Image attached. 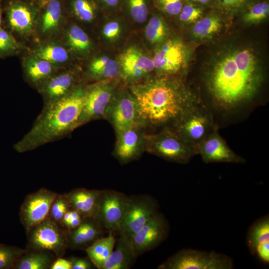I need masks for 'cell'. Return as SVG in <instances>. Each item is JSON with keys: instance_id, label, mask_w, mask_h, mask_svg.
Segmentation results:
<instances>
[{"instance_id": "obj_35", "label": "cell", "mask_w": 269, "mask_h": 269, "mask_svg": "<svg viewBox=\"0 0 269 269\" xmlns=\"http://www.w3.org/2000/svg\"><path fill=\"white\" fill-rule=\"evenodd\" d=\"M247 25L257 24L266 20L269 15V0H251L238 15Z\"/></svg>"}, {"instance_id": "obj_47", "label": "cell", "mask_w": 269, "mask_h": 269, "mask_svg": "<svg viewBox=\"0 0 269 269\" xmlns=\"http://www.w3.org/2000/svg\"><path fill=\"white\" fill-rule=\"evenodd\" d=\"M194 4L211 9L215 8L216 0H187Z\"/></svg>"}, {"instance_id": "obj_22", "label": "cell", "mask_w": 269, "mask_h": 269, "mask_svg": "<svg viewBox=\"0 0 269 269\" xmlns=\"http://www.w3.org/2000/svg\"><path fill=\"white\" fill-rule=\"evenodd\" d=\"M68 20L92 36L105 14L97 0H62Z\"/></svg>"}, {"instance_id": "obj_17", "label": "cell", "mask_w": 269, "mask_h": 269, "mask_svg": "<svg viewBox=\"0 0 269 269\" xmlns=\"http://www.w3.org/2000/svg\"><path fill=\"white\" fill-rule=\"evenodd\" d=\"M129 196L112 189L102 190L96 218L105 230L118 232L125 215Z\"/></svg>"}, {"instance_id": "obj_20", "label": "cell", "mask_w": 269, "mask_h": 269, "mask_svg": "<svg viewBox=\"0 0 269 269\" xmlns=\"http://www.w3.org/2000/svg\"><path fill=\"white\" fill-rule=\"evenodd\" d=\"M169 230L166 219L161 213L157 212L131 238L135 256L137 257L159 246L166 239Z\"/></svg>"}, {"instance_id": "obj_38", "label": "cell", "mask_w": 269, "mask_h": 269, "mask_svg": "<svg viewBox=\"0 0 269 269\" xmlns=\"http://www.w3.org/2000/svg\"><path fill=\"white\" fill-rule=\"evenodd\" d=\"M210 9L184 0L182 9L174 19L182 26L192 25Z\"/></svg>"}, {"instance_id": "obj_41", "label": "cell", "mask_w": 269, "mask_h": 269, "mask_svg": "<svg viewBox=\"0 0 269 269\" xmlns=\"http://www.w3.org/2000/svg\"><path fill=\"white\" fill-rule=\"evenodd\" d=\"M251 0H216L215 8L229 19L238 16Z\"/></svg>"}, {"instance_id": "obj_25", "label": "cell", "mask_w": 269, "mask_h": 269, "mask_svg": "<svg viewBox=\"0 0 269 269\" xmlns=\"http://www.w3.org/2000/svg\"><path fill=\"white\" fill-rule=\"evenodd\" d=\"M27 53L60 68L81 66L59 39L35 42Z\"/></svg>"}, {"instance_id": "obj_43", "label": "cell", "mask_w": 269, "mask_h": 269, "mask_svg": "<svg viewBox=\"0 0 269 269\" xmlns=\"http://www.w3.org/2000/svg\"><path fill=\"white\" fill-rule=\"evenodd\" d=\"M105 15L122 12L123 0H97Z\"/></svg>"}, {"instance_id": "obj_37", "label": "cell", "mask_w": 269, "mask_h": 269, "mask_svg": "<svg viewBox=\"0 0 269 269\" xmlns=\"http://www.w3.org/2000/svg\"><path fill=\"white\" fill-rule=\"evenodd\" d=\"M28 48L20 42L7 29L0 28V58L20 56L26 54Z\"/></svg>"}, {"instance_id": "obj_50", "label": "cell", "mask_w": 269, "mask_h": 269, "mask_svg": "<svg viewBox=\"0 0 269 269\" xmlns=\"http://www.w3.org/2000/svg\"><path fill=\"white\" fill-rule=\"evenodd\" d=\"M31 1H33L35 3H36L38 4L41 5L42 3H44L45 2L47 1L48 0H29Z\"/></svg>"}, {"instance_id": "obj_32", "label": "cell", "mask_w": 269, "mask_h": 269, "mask_svg": "<svg viewBox=\"0 0 269 269\" xmlns=\"http://www.w3.org/2000/svg\"><path fill=\"white\" fill-rule=\"evenodd\" d=\"M152 9L151 0H123L122 13L136 32L145 25Z\"/></svg>"}, {"instance_id": "obj_16", "label": "cell", "mask_w": 269, "mask_h": 269, "mask_svg": "<svg viewBox=\"0 0 269 269\" xmlns=\"http://www.w3.org/2000/svg\"><path fill=\"white\" fill-rule=\"evenodd\" d=\"M83 82L80 66L60 68L37 91L46 106L63 98Z\"/></svg>"}, {"instance_id": "obj_36", "label": "cell", "mask_w": 269, "mask_h": 269, "mask_svg": "<svg viewBox=\"0 0 269 269\" xmlns=\"http://www.w3.org/2000/svg\"><path fill=\"white\" fill-rule=\"evenodd\" d=\"M269 242V218L266 215L257 220L249 228L247 244L252 255L261 244Z\"/></svg>"}, {"instance_id": "obj_7", "label": "cell", "mask_w": 269, "mask_h": 269, "mask_svg": "<svg viewBox=\"0 0 269 269\" xmlns=\"http://www.w3.org/2000/svg\"><path fill=\"white\" fill-rule=\"evenodd\" d=\"M122 83L120 78L86 83L77 128L92 121L106 119L114 96Z\"/></svg>"}, {"instance_id": "obj_48", "label": "cell", "mask_w": 269, "mask_h": 269, "mask_svg": "<svg viewBox=\"0 0 269 269\" xmlns=\"http://www.w3.org/2000/svg\"><path fill=\"white\" fill-rule=\"evenodd\" d=\"M82 218H72L69 221L64 223L63 225L67 229L71 230L77 227L80 224Z\"/></svg>"}, {"instance_id": "obj_33", "label": "cell", "mask_w": 269, "mask_h": 269, "mask_svg": "<svg viewBox=\"0 0 269 269\" xmlns=\"http://www.w3.org/2000/svg\"><path fill=\"white\" fill-rule=\"evenodd\" d=\"M116 241L114 232L109 231L107 236L97 239L86 249L90 260L96 268L102 269L114 249Z\"/></svg>"}, {"instance_id": "obj_26", "label": "cell", "mask_w": 269, "mask_h": 269, "mask_svg": "<svg viewBox=\"0 0 269 269\" xmlns=\"http://www.w3.org/2000/svg\"><path fill=\"white\" fill-rule=\"evenodd\" d=\"M168 19L152 8L146 23L137 32L145 46L151 52L172 34Z\"/></svg>"}, {"instance_id": "obj_45", "label": "cell", "mask_w": 269, "mask_h": 269, "mask_svg": "<svg viewBox=\"0 0 269 269\" xmlns=\"http://www.w3.org/2000/svg\"><path fill=\"white\" fill-rule=\"evenodd\" d=\"M255 255L265 263H269V242L261 244L257 247Z\"/></svg>"}, {"instance_id": "obj_30", "label": "cell", "mask_w": 269, "mask_h": 269, "mask_svg": "<svg viewBox=\"0 0 269 269\" xmlns=\"http://www.w3.org/2000/svg\"><path fill=\"white\" fill-rule=\"evenodd\" d=\"M102 190L77 188L65 193L70 209L77 211L83 217H96Z\"/></svg>"}, {"instance_id": "obj_46", "label": "cell", "mask_w": 269, "mask_h": 269, "mask_svg": "<svg viewBox=\"0 0 269 269\" xmlns=\"http://www.w3.org/2000/svg\"><path fill=\"white\" fill-rule=\"evenodd\" d=\"M50 269H72V264L69 260L58 257L54 260Z\"/></svg>"}, {"instance_id": "obj_9", "label": "cell", "mask_w": 269, "mask_h": 269, "mask_svg": "<svg viewBox=\"0 0 269 269\" xmlns=\"http://www.w3.org/2000/svg\"><path fill=\"white\" fill-rule=\"evenodd\" d=\"M217 126L211 110L200 101L170 129L196 149Z\"/></svg>"}, {"instance_id": "obj_11", "label": "cell", "mask_w": 269, "mask_h": 269, "mask_svg": "<svg viewBox=\"0 0 269 269\" xmlns=\"http://www.w3.org/2000/svg\"><path fill=\"white\" fill-rule=\"evenodd\" d=\"M233 260L215 252L182 249L160 264L158 269H231Z\"/></svg>"}, {"instance_id": "obj_23", "label": "cell", "mask_w": 269, "mask_h": 269, "mask_svg": "<svg viewBox=\"0 0 269 269\" xmlns=\"http://www.w3.org/2000/svg\"><path fill=\"white\" fill-rule=\"evenodd\" d=\"M146 130L138 124L116 134L114 155L122 164L138 159L145 151Z\"/></svg>"}, {"instance_id": "obj_49", "label": "cell", "mask_w": 269, "mask_h": 269, "mask_svg": "<svg viewBox=\"0 0 269 269\" xmlns=\"http://www.w3.org/2000/svg\"><path fill=\"white\" fill-rule=\"evenodd\" d=\"M3 9L2 7L1 1L0 0V28L3 27Z\"/></svg>"}, {"instance_id": "obj_42", "label": "cell", "mask_w": 269, "mask_h": 269, "mask_svg": "<svg viewBox=\"0 0 269 269\" xmlns=\"http://www.w3.org/2000/svg\"><path fill=\"white\" fill-rule=\"evenodd\" d=\"M70 209L68 201L64 194H58L51 205L48 216L58 225L61 224L64 215Z\"/></svg>"}, {"instance_id": "obj_39", "label": "cell", "mask_w": 269, "mask_h": 269, "mask_svg": "<svg viewBox=\"0 0 269 269\" xmlns=\"http://www.w3.org/2000/svg\"><path fill=\"white\" fill-rule=\"evenodd\" d=\"M27 251L26 248L0 244V269H12L17 260Z\"/></svg>"}, {"instance_id": "obj_6", "label": "cell", "mask_w": 269, "mask_h": 269, "mask_svg": "<svg viewBox=\"0 0 269 269\" xmlns=\"http://www.w3.org/2000/svg\"><path fill=\"white\" fill-rule=\"evenodd\" d=\"M152 55L154 74L184 75L192 51L181 37L172 34L152 51Z\"/></svg>"}, {"instance_id": "obj_28", "label": "cell", "mask_w": 269, "mask_h": 269, "mask_svg": "<svg viewBox=\"0 0 269 269\" xmlns=\"http://www.w3.org/2000/svg\"><path fill=\"white\" fill-rule=\"evenodd\" d=\"M25 81L36 90L60 68L27 53L21 56Z\"/></svg>"}, {"instance_id": "obj_24", "label": "cell", "mask_w": 269, "mask_h": 269, "mask_svg": "<svg viewBox=\"0 0 269 269\" xmlns=\"http://www.w3.org/2000/svg\"><path fill=\"white\" fill-rule=\"evenodd\" d=\"M219 127L213 131L196 147L199 154L206 163L226 162L244 163V158L236 153L230 148L225 140L219 134Z\"/></svg>"}, {"instance_id": "obj_44", "label": "cell", "mask_w": 269, "mask_h": 269, "mask_svg": "<svg viewBox=\"0 0 269 269\" xmlns=\"http://www.w3.org/2000/svg\"><path fill=\"white\" fill-rule=\"evenodd\" d=\"M69 260L72 264V269H91L93 264L89 260L86 258L72 257Z\"/></svg>"}, {"instance_id": "obj_10", "label": "cell", "mask_w": 269, "mask_h": 269, "mask_svg": "<svg viewBox=\"0 0 269 269\" xmlns=\"http://www.w3.org/2000/svg\"><path fill=\"white\" fill-rule=\"evenodd\" d=\"M136 32L121 12L105 15L92 36L100 49L119 54Z\"/></svg>"}, {"instance_id": "obj_27", "label": "cell", "mask_w": 269, "mask_h": 269, "mask_svg": "<svg viewBox=\"0 0 269 269\" xmlns=\"http://www.w3.org/2000/svg\"><path fill=\"white\" fill-rule=\"evenodd\" d=\"M105 230L96 218L83 217L79 226L66 231L69 247L85 250L95 241L104 236Z\"/></svg>"}, {"instance_id": "obj_12", "label": "cell", "mask_w": 269, "mask_h": 269, "mask_svg": "<svg viewBox=\"0 0 269 269\" xmlns=\"http://www.w3.org/2000/svg\"><path fill=\"white\" fill-rule=\"evenodd\" d=\"M26 249L52 253L62 257L69 247L66 231L48 216L26 233Z\"/></svg>"}, {"instance_id": "obj_31", "label": "cell", "mask_w": 269, "mask_h": 269, "mask_svg": "<svg viewBox=\"0 0 269 269\" xmlns=\"http://www.w3.org/2000/svg\"><path fill=\"white\" fill-rule=\"evenodd\" d=\"M136 258L131 239L119 235L114 249L102 269H128L131 268Z\"/></svg>"}, {"instance_id": "obj_14", "label": "cell", "mask_w": 269, "mask_h": 269, "mask_svg": "<svg viewBox=\"0 0 269 269\" xmlns=\"http://www.w3.org/2000/svg\"><path fill=\"white\" fill-rule=\"evenodd\" d=\"M68 21L62 0L42 3L35 23L34 42L59 39Z\"/></svg>"}, {"instance_id": "obj_40", "label": "cell", "mask_w": 269, "mask_h": 269, "mask_svg": "<svg viewBox=\"0 0 269 269\" xmlns=\"http://www.w3.org/2000/svg\"><path fill=\"white\" fill-rule=\"evenodd\" d=\"M184 0H151L152 8L169 19H174L180 13Z\"/></svg>"}, {"instance_id": "obj_3", "label": "cell", "mask_w": 269, "mask_h": 269, "mask_svg": "<svg viewBox=\"0 0 269 269\" xmlns=\"http://www.w3.org/2000/svg\"><path fill=\"white\" fill-rule=\"evenodd\" d=\"M86 84L81 83L63 98L43 106L31 128L14 145V149L19 153L31 151L62 139L77 129Z\"/></svg>"}, {"instance_id": "obj_34", "label": "cell", "mask_w": 269, "mask_h": 269, "mask_svg": "<svg viewBox=\"0 0 269 269\" xmlns=\"http://www.w3.org/2000/svg\"><path fill=\"white\" fill-rule=\"evenodd\" d=\"M52 253L45 251L28 250L14 264V269H48L54 261Z\"/></svg>"}, {"instance_id": "obj_8", "label": "cell", "mask_w": 269, "mask_h": 269, "mask_svg": "<svg viewBox=\"0 0 269 269\" xmlns=\"http://www.w3.org/2000/svg\"><path fill=\"white\" fill-rule=\"evenodd\" d=\"M145 151L166 160L180 164L187 163L197 155L195 148L170 128L146 133Z\"/></svg>"}, {"instance_id": "obj_29", "label": "cell", "mask_w": 269, "mask_h": 269, "mask_svg": "<svg viewBox=\"0 0 269 269\" xmlns=\"http://www.w3.org/2000/svg\"><path fill=\"white\" fill-rule=\"evenodd\" d=\"M227 19H229L217 9H210L191 25V36L198 41L211 40L222 32L225 27V21Z\"/></svg>"}, {"instance_id": "obj_21", "label": "cell", "mask_w": 269, "mask_h": 269, "mask_svg": "<svg viewBox=\"0 0 269 269\" xmlns=\"http://www.w3.org/2000/svg\"><path fill=\"white\" fill-rule=\"evenodd\" d=\"M59 39L81 66L99 49L90 33L69 20Z\"/></svg>"}, {"instance_id": "obj_1", "label": "cell", "mask_w": 269, "mask_h": 269, "mask_svg": "<svg viewBox=\"0 0 269 269\" xmlns=\"http://www.w3.org/2000/svg\"><path fill=\"white\" fill-rule=\"evenodd\" d=\"M265 79L262 63L253 48L226 46L213 55L203 71L207 99L202 102L215 120L239 115L254 107Z\"/></svg>"}, {"instance_id": "obj_18", "label": "cell", "mask_w": 269, "mask_h": 269, "mask_svg": "<svg viewBox=\"0 0 269 269\" xmlns=\"http://www.w3.org/2000/svg\"><path fill=\"white\" fill-rule=\"evenodd\" d=\"M58 193L42 188L27 195L20 208V222L26 233L44 220Z\"/></svg>"}, {"instance_id": "obj_4", "label": "cell", "mask_w": 269, "mask_h": 269, "mask_svg": "<svg viewBox=\"0 0 269 269\" xmlns=\"http://www.w3.org/2000/svg\"><path fill=\"white\" fill-rule=\"evenodd\" d=\"M120 79L126 85L134 84L154 74L152 52L141 41L137 32L118 55Z\"/></svg>"}, {"instance_id": "obj_2", "label": "cell", "mask_w": 269, "mask_h": 269, "mask_svg": "<svg viewBox=\"0 0 269 269\" xmlns=\"http://www.w3.org/2000/svg\"><path fill=\"white\" fill-rule=\"evenodd\" d=\"M127 86L137 102L141 123L152 132L170 128L201 101L184 75L154 74Z\"/></svg>"}, {"instance_id": "obj_13", "label": "cell", "mask_w": 269, "mask_h": 269, "mask_svg": "<svg viewBox=\"0 0 269 269\" xmlns=\"http://www.w3.org/2000/svg\"><path fill=\"white\" fill-rule=\"evenodd\" d=\"M106 119L112 125L116 134L134 125H142L137 102L127 85L123 83L117 90Z\"/></svg>"}, {"instance_id": "obj_19", "label": "cell", "mask_w": 269, "mask_h": 269, "mask_svg": "<svg viewBox=\"0 0 269 269\" xmlns=\"http://www.w3.org/2000/svg\"><path fill=\"white\" fill-rule=\"evenodd\" d=\"M118 54L99 49L81 64L83 80L86 83L120 79Z\"/></svg>"}, {"instance_id": "obj_15", "label": "cell", "mask_w": 269, "mask_h": 269, "mask_svg": "<svg viewBox=\"0 0 269 269\" xmlns=\"http://www.w3.org/2000/svg\"><path fill=\"white\" fill-rule=\"evenodd\" d=\"M158 205L155 199L146 194L129 196L128 207L118 232L131 238L157 212Z\"/></svg>"}, {"instance_id": "obj_5", "label": "cell", "mask_w": 269, "mask_h": 269, "mask_svg": "<svg viewBox=\"0 0 269 269\" xmlns=\"http://www.w3.org/2000/svg\"><path fill=\"white\" fill-rule=\"evenodd\" d=\"M3 27L27 47L34 42L35 23L40 4L29 0H0Z\"/></svg>"}]
</instances>
